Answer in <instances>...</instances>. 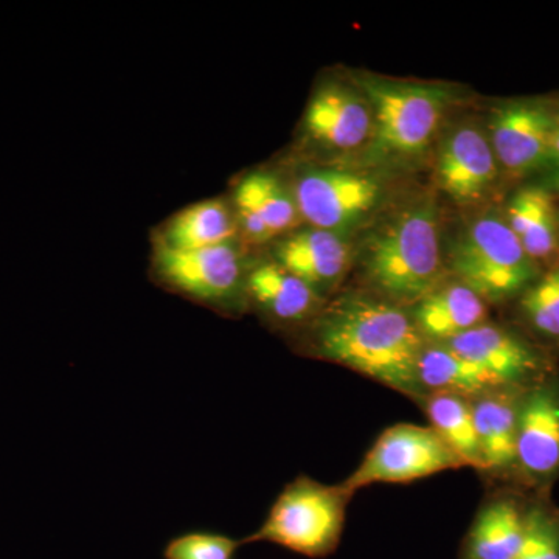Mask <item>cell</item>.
<instances>
[{
  "label": "cell",
  "instance_id": "1",
  "mask_svg": "<svg viewBox=\"0 0 559 559\" xmlns=\"http://www.w3.org/2000/svg\"><path fill=\"white\" fill-rule=\"evenodd\" d=\"M425 345L414 319L399 305L353 296L316 318L308 353L404 395L425 399L418 381V360Z\"/></svg>",
  "mask_w": 559,
  "mask_h": 559
},
{
  "label": "cell",
  "instance_id": "2",
  "mask_svg": "<svg viewBox=\"0 0 559 559\" xmlns=\"http://www.w3.org/2000/svg\"><path fill=\"white\" fill-rule=\"evenodd\" d=\"M366 272L382 299L417 305L443 277L439 218L430 202L404 210L371 240Z\"/></svg>",
  "mask_w": 559,
  "mask_h": 559
},
{
  "label": "cell",
  "instance_id": "3",
  "mask_svg": "<svg viewBox=\"0 0 559 559\" xmlns=\"http://www.w3.org/2000/svg\"><path fill=\"white\" fill-rule=\"evenodd\" d=\"M349 496L342 485L297 477L280 492L263 524L241 539V546L267 543L307 558L329 557L344 532Z\"/></svg>",
  "mask_w": 559,
  "mask_h": 559
},
{
  "label": "cell",
  "instance_id": "4",
  "mask_svg": "<svg viewBox=\"0 0 559 559\" xmlns=\"http://www.w3.org/2000/svg\"><path fill=\"white\" fill-rule=\"evenodd\" d=\"M450 266L459 282L484 301L509 300L538 277L520 238L506 221L492 215L474 221L455 238Z\"/></svg>",
  "mask_w": 559,
  "mask_h": 559
},
{
  "label": "cell",
  "instance_id": "5",
  "mask_svg": "<svg viewBox=\"0 0 559 559\" xmlns=\"http://www.w3.org/2000/svg\"><path fill=\"white\" fill-rule=\"evenodd\" d=\"M248 270L237 241L193 250L154 246L151 274L162 288L219 312L246 301Z\"/></svg>",
  "mask_w": 559,
  "mask_h": 559
},
{
  "label": "cell",
  "instance_id": "6",
  "mask_svg": "<svg viewBox=\"0 0 559 559\" xmlns=\"http://www.w3.org/2000/svg\"><path fill=\"white\" fill-rule=\"evenodd\" d=\"M360 86L373 110L374 153L411 156L429 145L447 106V91L374 76L360 80Z\"/></svg>",
  "mask_w": 559,
  "mask_h": 559
},
{
  "label": "cell",
  "instance_id": "7",
  "mask_svg": "<svg viewBox=\"0 0 559 559\" xmlns=\"http://www.w3.org/2000/svg\"><path fill=\"white\" fill-rule=\"evenodd\" d=\"M466 468L462 459L426 426L401 423L378 437L342 487L349 495L374 484H409L443 471Z\"/></svg>",
  "mask_w": 559,
  "mask_h": 559
},
{
  "label": "cell",
  "instance_id": "8",
  "mask_svg": "<svg viewBox=\"0 0 559 559\" xmlns=\"http://www.w3.org/2000/svg\"><path fill=\"white\" fill-rule=\"evenodd\" d=\"M293 193L300 218L316 229L341 235L374 207L380 187L356 173L308 170L297 179Z\"/></svg>",
  "mask_w": 559,
  "mask_h": 559
},
{
  "label": "cell",
  "instance_id": "9",
  "mask_svg": "<svg viewBox=\"0 0 559 559\" xmlns=\"http://www.w3.org/2000/svg\"><path fill=\"white\" fill-rule=\"evenodd\" d=\"M557 119L539 105L511 103L491 120L496 159L513 175H527L551 159Z\"/></svg>",
  "mask_w": 559,
  "mask_h": 559
},
{
  "label": "cell",
  "instance_id": "10",
  "mask_svg": "<svg viewBox=\"0 0 559 559\" xmlns=\"http://www.w3.org/2000/svg\"><path fill=\"white\" fill-rule=\"evenodd\" d=\"M516 465L533 481H550L559 473V385L555 382L522 395Z\"/></svg>",
  "mask_w": 559,
  "mask_h": 559
},
{
  "label": "cell",
  "instance_id": "11",
  "mask_svg": "<svg viewBox=\"0 0 559 559\" xmlns=\"http://www.w3.org/2000/svg\"><path fill=\"white\" fill-rule=\"evenodd\" d=\"M441 344L487 371L500 388H521L544 367L539 353L528 342L489 323Z\"/></svg>",
  "mask_w": 559,
  "mask_h": 559
},
{
  "label": "cell",
  "instance_id": "12",
  "mask_svg": "<svg viewBox=\"0 0 559 559\" xmlns=\"http://www.w3.org/2000/svg\"><path fill=\"white\" fill-rule=\"evenodd\" d=\"M498 176L495 151L477 128L460 127L444 139L439 159L441 187L457 202L480 200Z\"/></svg>",
  "mask_w": 559,
  "mask_h": 559
},
{
  "label": "cell",
  "instance_id": "13",
  "mask_svg": "<svg viewBox=\"0 0 559 559\" xmlns=\"http://www.w3.org/2000/svg\"><path fill=\"white\" fill-rule=\"evenodd\" d=\"M237 224L248 240L263 242L293 229L300 218L296 198L272 173H250L235 189Z\"/></svg>",
  "mask_w": 559,
  "mask_h": 559
},
{
  "label": "cell",
  "instance_id": "14",
  "mask_svg": "<svg viewBox=\"0 0 559 559\" xmlns=\"http://www.w3.org/2000/svg\"><path fill=\"white\" fill-rule=\"evenodd\" d=\"M348 246L334 231L311 229L297 231L275 250V263L307 283L320 297L325 296L347 272Z\"/></svg>",
  "mask_w": 559,
  "mask_h": 559
},
{
  "label": "cell",
  "instance_id": "15",
  "mask_svg": "<svg viewBox=\"0 0 559 559\" xmlns=\"http://www.w3.org/2000/svg\"><path fill=\"white\" fill-rule=\"evenodd\" d=\"M308 134L334 150L362 145L373 132L370 103L341 86L320 90L305 116Z\"/></svg>",
  "mask_w": 559,
  "mask_h": 559
},
{
  "label": "cell",
  "instance_id": "16",
  "mask_svg": "<svg viewBox=\"0 0 559 559\" xmlns=\"http://www.w3.org/2000/svg\"><path fill=\"white\" fill-rule=\"evenodd\" d=\"M283 325H300L316 319L322 297L278 263H261L248 272L246 301Z\"/></svg>",
  "mask_w": 559,
  "mask_h": 559
},
{
  "label": "cell",
  "instance_id": "17",
  "mask_svg": "<svg viewBox=\"0 0 559 559\" xmlns=\"http://www.w3.org/2000/svg\"><path fill=\"white\" fill-rule=\"evenodd\" d=\"M522 395L521 388H506L471 399L484 469H506L516 465Z\"/></svg>",
  "mask_w": 559,
  "mask_h": 559
},
{
  "label": "cell",
  "instance_id": "18",
  "mask_svg": "<svg viewBox=\"0 0 559 559\" xmlns=\"http://www.w3.org/2000/svg\"><path fill=\"white\" fill-rule=\"evenodd\" d=\"M487 301L463 283L439 286L419 300L414 323L425 340L448 342L485 323Z\"/></svg>",
  "mask_w": 559,
  "mask_h": 559
},
{
  "label": "cell",
  "instance_id": "19",
  "mask_svg": "<svg viewBox=\"0 0 559 559\" xmlns=\"http://www.w3.org/2000/svg\"><path fill=\"white\" fill-rule=\"evenodd\" d=\"M237 218L221 200L198 202L180 210L165 223L154 246L170 250H193L237 241Z\"/></svg>",
  "mask_w": 559,
  "mask_h": 559
},
{
  "label": "cell",
  "instance_id": "20",
  "mask_svg": "<svg viewBox=\"0 0 559 559\" xmlns=\"http://www.w3.org/2000/svg\"><path fill=\"white\" fill-rule=\"evenodd\" d=\"M418 381L425 396L444 392L476 399L500 388L487 371L457 355L447 344L425 345L418 360Z\"/></svg>",
  "mask_w": 559,
  "mask_h": 559
},
{
  "label": "cell",
  "instance_id": "21",
  "mask_svg": "<svg viewBox=\"0 0 559 559\" xmlns=\"http://www.w3.org/2000/svg\"><path fill=\"white\" fill-rule=\"evenodd\" d=\"M507 224L535 263L549 260L557 252L558 212L546 190H521L510 202Z\"/></svg>",
  "mask_w": 559,
  "mask_h": 559
},
{
  "label": "cell",
  "instance_id": "22",
  "mask_svg": "<svg viewBox=\"0 0 559 559\" xmlns=\"http://www.w3.org/2000/svg\"><path fill=\"white\" fill-rule=\"evenodd\" d=\"M423 406L430 428L462 459L466 468L484 469L471 400L455 393L436 392L425 396Z\"/></svg>",
  "mask_w": 559,
  "mask_h": 559
},
{
  "label": "cell",
  "instance_id": "23",
  "mask_svg": "<svg viewBox=\"0 0 559 559\" xmlns=\"http://www.w3.org/2000/svg\"><path fill=\"white\" fill-rule=\"evenodd\" d=\"M524 528L525 514L513 502L489 503L471 528L465 559H516Z\"/></svg>",
  "mask_w": 559,
  "mask_h": 559
},
{
  "label": "cell",
  "instance_id": "24",
  "mask_svg": "<svg viewBox=\"0 0 559 559\" xmlns=\"http://www.w3.org/2000/svg\"><path fill=\"white\" fill-rule=\"evenodd\" d=\"M522 310L547 336H559V267L547 272L524 293Z\"/></svg>",
  "mask_w": 559,
  "mask_h": 559
},
{
  "label": "cell",
  "instance_id": "25",
  "mask_svg": "<svg viewBox=\"0 0 559 559\" xmlns=\"http://www.w3.org/2000/svg\"><path fill=\"white\" fill-rule=\"evenodd\" d=\"M241 540L218 533L191 532L171 539L164 550L165 559H231Z\"/></svg>",
  "mask_w": 559,
  "mask_h": 559
},
{
  "label": "cell",
  "instance_id": "26",
  "mask_svg": "<svg viewBox=\"0 0 559 559\" xmlns=\"http://www.w3.org/2000/svg\"><path fill=\"white\" fill-rule=\"evenodd\" d=\"M516 559H559L558 518L540 509L528 511Z\"/></svg>",
  "mask_w": 559,
  "mask_h": 559
},
{
  "label": "cell",
  "instance_id": "27",
  "mask_svg": "<svg viewBox=\"0 0 559 559\" xmlns=\"http://www.w3.org/2000/svg\"><path fill=\"white\" fill-rule=\"evenodd\" d=\"M551 159L559 162V119H557V124H555L554 145H551Z\"/></svg>",
  "mask_w": 559,
  "mask_h": 559
},
{
  "label": "cell",
  "instance_id": "28",
  "mask_svg": "<svg viewBox=\"0 0 559 559\" xmlns=\"http://www.w3.org/2000/svg\"><path fill=\"white\" fill-rule=\"evenodd\" d=\"M555 183H557V187L559 189V170L557 173V176H555Z\"/></svg>",
  "mask_w": 559,
  "mask_h": 559
},
{
  "label": "cell",
  "instance_id": "29",
  "mask_svg": "<svg viewBox=\"0 0 559 559\" xmlns=\"http://www.w3.org/2000/svg\"><path fill=\"white\" fill-rule=\"evenodd\" d=\"M558 226H559V213H558Z\"/></svg>",
  "mask_w": 559,
  "mask_h": 559
}]
</instances>
